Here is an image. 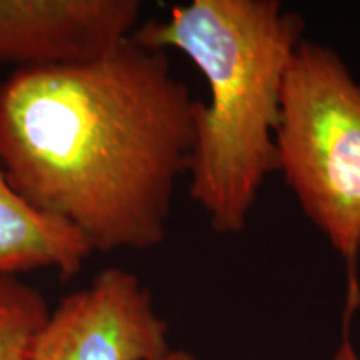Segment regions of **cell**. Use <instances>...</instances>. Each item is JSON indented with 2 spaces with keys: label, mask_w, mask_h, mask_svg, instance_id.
<instances>
[{
  "label": "cell",
  "mask_w": 360,
  "mask_h": 360,
  "mask_svg": "<svg viewBox=\"0 0 360 360\" xmlns=\"http://www.w3.org/2000/svg\"><path fill=\"white\" fill-rule=\"evenodd\" d=\"M162 360H197L192 354L184 352V350H170Z\"/></svg>",
  "instance_id": "obj_9"
},
{
  "label": "cell",
  "mask_w": 360,
  "mask_h": 360,
  "mask_svg": "<svg viewBox=\"0 0 360 360\" xmlns=\"http://www.w3.org/2000/svg\"><path fill=\"white\" fill-rule=\"evenodd\" d=\"M277 172L347 265V319L360 305V82L328 45L305 37L283 84Z\"/></svg>",
  "instance_id": "obj_3"
},
{
  "label": "cell",
  "mask_w": 360,
  "mask_h": 360,
  "mask_svg": "<svg viewBox=\"0 0 360 360\" xmlns=\"http://www.w3.org/2000/svg\"><path fill=\"white\" fill-rule=\"evenodd\" d=\"M137 0H0V64L15 70L97 60L139 27Z\"/></svg>",
  "instance_id": "obj_5"
},
{
  "label": "cell",
  "mask_w": 360,
  "mask_h": 360,
  "mask_svg": "<svg viewBox=\"0 0 360 360\" xmlns=\"http://www.w3.org/2000/svg\"><path fill=\"white\" fill-rule=\"evenodd\" d=\"M305 22L278 0H192L139 25L130 40L184 53L204 75L197 101L188 192L210 229L238 236L277 172L276 132L292 57Z\"/></svg>",
  "instance_id": "obj_2"
},
{
  "label": "cell",
  "mask_w": 360,
  "mask_h": 360,
  "mask_svg": "<svg viewBox=\"0 0 360 360\" xmlns=\"http://www.w3.org/2000/svg\"><path fill=\"white\" fill-rule=\"evenodd\" d=\"M51 310L44 295L19 277L0 278V360H32Z\"/></svg>",
  "instance_id": "obj_7"
},
{
  "label": "cell",
  "mask_w": 360,
  "mask_h": 360,
  "mask_svg": "<svg viewBox=\"0 0 360 360\" xmlns=\"http://www.w3.org/2000/svg\"><path fill=\"white\" fill-rule=\"evenodd\" d=\"M332 360H360L357 352H355L352 342H350L349 335L344 337V340H342L340 347L337 349V352Z\"/></svg>",
  "instance_id": "obj_8"
},
{
  "label": "cell",
  "mask_w": 360,
  "mask_h": 360,
  "mask_svg": "<svg viewBox=\"0 0 360 360\" xmlns=\"http://www.w3.org/2000/svg\"><path fill=\"white\" fill-rule=\"evenodd\" d=\"M195 105L167 52L130 39L87 64L15 70L0 85V164L92 252L152 249L187 175Z\"/></svg>",
  "instance_id": "obj_1"
},
{
  "label": "cell",
  "mask_w": 360,
  "mask_h": 360,
  "mask_svg": "<svg viewBox=\"0 0 360 360\" xmlns=\"http://www.w3.org/2000/svg\"><path fill=\"white\" fill-rule=\"evenodd\" d=\"M167 334L141 278L110 267L52 310L32 360H162Z\"/></svg>",
  "instance_id": "obj_4"
},
{
  "label": "cell",
  "mask_w": 360,
  "mask_h": 360,
  "mask_svg": "<svg viewBox=\"0 0 360 360\" xmlns=\"http://www.w3.org/2000/svg\"><path fill=\"white\" fill-rule=\"evenodd\" d=\"M90 254L74 229L29 204L0 164V278L47 269L69 278L82 270Z\"/></svg>",
  "instance_id": "obj_6"
}]
</instances>
